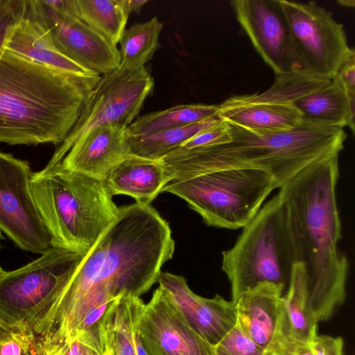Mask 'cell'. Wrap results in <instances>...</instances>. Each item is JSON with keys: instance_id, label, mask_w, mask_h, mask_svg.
<instances>
[{"instance_id": "cell-1", "label": "cell", "mask_w": 355, "mask_h": 355, "mask_svg": "<svg viewBox=\"0 0 355 355\" xmlns=\"http://www.w3.org/2000/svg\"><path fill=\"white\" fill-rule=\"evenodd\" d=\"M174 250L168 223L150 204L119 207L115 220L83 256L35 327V337L46 344L71 318L146 293Z\"/></svg>"}, {"instance_id": "cell-2", "label": "cell", "mask_w": 355, "mask_h": 355, "mask_svg": "<svg viewBox=\"0 0 355 355\" xmlns=\"http://www.w3.org/2000/svg\"><path fill=\"white\" fill-rule=\"evenodd\" d=\"M338 156L312 163L278 192L295 263L304 266L309 307L317 323L329 319L346 298L349 261L338 247Z\"/></svg>"}, {"instance_id": "cell-3", "label": "cell", "mask_w": 355, "mask_h": 355, "mask_svg": "<svg viewBox=\"0 0 355 355\" xmlns=\"http://www.w3.org/2000/svg\"><path fill=\"white\" fill-rule=\"evenodd\" d=\"M228 125V142L178 148L161 159L168 181L218 170L250 168L270 174L279 189L312 163L339 155L347 139L343 128L305 120L291 130L277 132H254Z\"/></svg>"}, {"instance_id": "cell-4", "label": "cell", "mask_w": 355, "mask_h": 355, "mask_svg": "<svg viewBox=\"0 0 355 355\" xmlns=\"http://www.w3.org/2000/svg\"><path fill=\"white\" fill-rule=\"evenodd\" d=\"M99 79L74 77L1 49L0 142L61 144Z\"/></svg>"}, {"instance_id": "cell-5", "label": "cell", "mask_w": 355, "mask_h": 355, "mask_svg": "<svg viewBox=\"0 0 355 355\" xmlns=\"http://www.w3.org/2000/svg\"><path fill=\"white\" fill-rule=\"evenodd\" d=\"M30 188L53 245L82 255L118 215L119 207L103 181L60 164L33 173Z\"/></svg>"}, {"instance_id": "cell-6", "label": "cell", "mask_w": 355, "mask_h": 355, "mask_svg": "<svg viewBox=\"0 0 355 355\" xmlns=\"http://www.w3.org/2000/svg\"><path fill=\"white\" fill-rule=\"evenodd\" d=\"M242 229L234 245L221 253L222 269L230 282L234 304L259 283L286 288L295 263L278 193Z\"/></svg>"}, {"instance_id": "cell-7", "label": "cell", "mask_w": 355, "mask_h": 355, "mask_svg": "<svg viewBox=\"0 0 355 355\" xmlns=\"http://www.w3.org/2000/svg\"><path fill=\"white\" fill-rule=\"evenodd\" d=\"M278 186L270 174L250 168L224 169L168 182L161 192L184 200L209 226L237 230L256 215Z\"/></svg>"}, {"instance_id": "cell-8", "label": "cell", "mask_w": 355, "mask_h": 355, "mask_svg": "<svg viewBox=\"0 0 355 355\" xmlns=\"http://www.w3.org/2000/svg\"><path fill=\"white\" fill-rule=\"evenodd\" d=\"M83 255L53 245L41 256L0 277V326L31 336L58 297Z\"/></svg>"}, {"instance_id": "cell-9", "label": "cell", "mask_w": 355, "mask_h": 355, "mask_svg": "<svg viewBox=\"0 0 355 355\" xmlns=\"http://www.w3.org/2000/svg\"><path fill=\"white\" fill-rule=\"evenodd\" d=\"M287 21L297 73L331 80L355 53L344 26L315 1L279 0Z\"/></svg>"}, {"instance_id": "cell-10", "label": "cell", "mask_w": 355, "mask_h": 355, "mask_svg": "<svg viewBox=\"0 0 355 355\" xmlns=\"http://www.w3.org/2000/svg\"><path fill=\"white\" fill-rule=\"evenodd\" d=\"M153 87L154 79L145 67L131 71L118 68L101 76L73 129L46 166L60 164L74 143L94 128L107 124L128 127L138 115Z\"/></svg>"}, {"instance_id": "cell-11", "label": "cell", "mask_w": 355, "mask_h": 355, "mask_svg": "<svg viewBox=\"0 0 355 355\" xmlns=\"http://www.w3.org/2000/svg\"><path fill=\"white\" fill-rule=\"evenodd\" d=\"M29 163L0 151V230L19 248L42 254L53 246L30 188Z\"/></svg>"}, {"instance_id": "cell-12", "label": "cell", "mask_w": 355, "mask_h": 355, "mask_svg": "<svg viewBox=\"0 0 355 355\" xmlns=\"http://www.w3.org/2000/svg\"><path fill=\"white\" fill-rule=\"evenodd\" d=\"M32 2L54 45L64 55L100 76L119 68L121 55L116 45L75 15L58 12L46 5L44 0Z\"/></svg>"}, {"instance_id": "cell-13", "label": "cell", "mask_w": 355, "mask_h": 355, "mask_svg": "<svg viewBox=\"0 0 355 355\" xmlns=\"http://www.w3.org/2000/svg\"><path fill=\"white\" fill-rule=\"evenodd\" d=\"M236 18L275 76L297 73L290 31L279 0H232Z\"/></svg>"}, {"instance_id": "cell-14", "label": "cell", "mask_w": 355, "mask_h": 355, "mask_svg": "<svg viewBox=\"0 0 355 355\" xmlns=\"http://www.w3.org/2000/svg\"><path fill=\"white\" fill-rule=\"evenodd\" d=\"M137 329L148 355H213V347L196 333L158 287L144 304Z\"/></svg>"}, {"instance_id": "cell-15", "label": "cell", "mask_w": 355, "mask_h": 355, "mask_svg": "<svg viewBox=\"0 0 355 355\" xmlns=\"http://www.w3.org/2000/svg\"><path fill=\"white\" fill-rule=\"evenodd\" d=\"M159 288L191 327L214 347L236 324L235 304L219 295L205 298L194 293L182 276L161 271Z\"/></svg>"}, {"instance_id": "cell-16", "label": "cell", "mask_w": 355, "mask_h": 355, "mask_svg": "<svg viewBox=\"0 0 355 355\" xmlns=\"http://www.w3.org/2000/svg\"><path fill=\"white\" fill-rule=\"evenodd\" d=\"M2 49L74 77H101L56 48L49 30L35 12L32 0H26L22 12L6 27Z\"/></svg>"}, {"instance_id": "cell-17", "label": "cell", "mask_w": 355, "mask_h": 355, "mask_svg": "<svg viewBox=\"0 0 355 355\" xmlns=\"http://www.w3.org/2000/svg\"><path fill=\"white\" fill-rule=\"evenodd\" d=\"M284 286L261 282L244 291L236 302L237 323L267 353L287 335Z\"/></svg>"}, {"instance_id": "cell-18", "label": "cell", "mask_w": 355, "mask_h": 355, "mask_svg": "<svg viewBox=\"0 0 355 355\" xmlns=\"http://www.w3.org/2000/svg\"><path fill=\"white\" fill-rule=\"evenodd\" d=\"M126 128L107 124L90 130L74 143L58 164L103 181L111 168L131 153Z\"/></svg>"}, {"instance_id": "cell-19", "label": "cell", "mask_w": 355, "mask_h": 355, "mask_svg": "<svg viewBox=\"0 0 355 355\" xmlns=\"http://www.w3.org/2000/svg\"><path fill=\"white\" fill-rule=\"evenodd\" d=\"M168 182L160 160L132 153L112 167L103 180L112 196L127 195L144 204H150Z\"/></svg>"}, {"instance_id": "cell-20", "label": "cell", "mask_w": 355, "mask_h": 355, "mask_svg": "<svg viewBox=\"0 0 355 355\" xmlns=\"http://www.w3.org/2000/svg\"><path fill=\"white\" fill-rule=\"evenodd\" d=\"M217 116L230 125L254 132L289 130L303 121L293 104L245 103L234 96L218 105Z\"/></svg>"}, {"instance_id": "cell-21", "label": "cell", "mask_w": 355, "mask_h": 355, "mask_svg": "<svg viewBox=\"0 0 355 355\" xmlns=\"http://www.w3.org/2000/svg\"><path fill=\"white\" fill-rule=\"evenodd\" d=\"M293 105L301 112L303 120L343 129L348 127L354 133L355 99L350 98L334 79Z\"/></svg>"}, {"instance_id": "cell-22", "label": "cell", "mask_w": 355, "mask_h": 355, "mask_svg": "<svg viewBox=\"0 0 355 355\" xmlns=\"http://www.w3.org/2000/svg\"><path fill=\"white\" fill-rule=\"evenodd\" d=\"M139 297L119 298L106 315L104 336L106 353L110 355H137V322L144 306Z\"/></svg>"}, {"instance_id": "cell-23", "label": "cell", "mask_w": 355, "mask_h": 355, "mask_svg": "<svg viewBox=\"0 0 355 355\" xmlns=\"http://www.w3.org/2000/svg\"><path fill=\"white\" fill-rule=\"evenodd\" d=\"M285 291L283 301L287 335L292 340L310 345L318 334V323L309 307L306 274L302 263L293 266Z\"/></svg>"}, {"instance_id": "cell-24", "label": "cell", "mask_w": 355, "mask_h": 355, "mask_svg": "<svg viewBox=\"0 0 355 355\" xmlns=\"http://www.w3.org/2000/svg\"><path fill=\"white\" fill-rule=\"evenodd\" d=\"M218 105L184 104L150 112L138 118L127 128L128 136L150 135L192 125L217 116Z\"/></svg>"}, {"instance_id": "cell-25", "label": "cell", "mask_w": 355, "mask_h": 355, "mask_svg": "<svg viewBox=\"0 0 355 355\" xmlns=\"http://www.w3.org/2000/svg\"><path fill=\"white\" fill-rule=\"evenodd\" d=\"M72 3L78 18L116 46L129 17L123 0H72Z\"/></svg>"}, {"instance_id": "cell-26", "label": "cell", "mask_w": 355, "mask_h": 355, "mask_svg": "<svg viewBox=\"0 0 355 355\" xmlns=\"http://www.w3.org/2000/svg\"><path fill=\"white\" fill-rule=\"evenodd\" d=\"M163 24L157 17L142 23H135L125 29L119 41L121 62L123 71H136L145 67L159 47Z\"/></svg>"}, {"instance_id": "cell-27", "label": "cell", "mask_w": 355, "mask_h": 355, "mask_svg": "<svg viewBox=\"0 0 355 355\" xmlns=\"http://www.w3.org/2000/svg\"><path fill=\"white\" fill-rule=\"evenodd\" d=\"M218 116L187 125L150 135L128 136L132 154L145 158L160 160L178 148L191 138L216 124Z\"/></svg>"}, {"instance_id": "cell-28", "label": "cell", "mask_w": 355, "mask_h": 355, "mask_svg": "<svg viewBox=\"0 0 355 355\" xmlns=\"http://www.w3.org/2000/svg\"><path fill=\"white\" fill-rule=\"evenodd\" d=\"M329 81L292 72L275 76L273 85L262 93L236 95L234 97L245 103L293 104L298 99L322 88Z\"/></svg>"}, {"instance_id": "cell-29", "label": "cell", "mask_w": 355, "mask_h": 355, "mask_svg": "<svg viewBox=\"0 0 355 355\" xmlns=\"http://www.w3.org/2000/svg\"><path fill=\"white\" fill-rule=\"evenodd\" d=\"M213 355H266L268 354L257 345L236 324L213 347Z\"/></svg>"}, {"instance_id": "cell-30", "label": "cell", "mask_w": 355, "mask_h": 355, "mask_svg": "<svg viewBox=\"0 0 355 355\" xmlns=\"http://www.w3.org/2000/svg\"><path fill=\"white\" fill-rule=\"evenodd\" d=\"M0 355H36L31 336L15 328L0 326Z\"/></svg>"}, {"instance_id": "cell-31", "label": "cell", "mask_w": 355, "mask_h": 355, "mask_svg": "<svg viewBox=\"0 0 355 355\" xmlns=\"http://www.w3.org/2000/svg\"><path fill=\"white\" fill-rule=\"evenodd\" d=\"M230 140L229 125L220 119L217 124L199 132L180 146L178 149L191 150L211 146L224 144Z\"/></svg>"}, {"instance_id": "cell-32", "label": "cell", "mask_w": 355, "mask_h": 355, "mask_svg": "<svg viewBox=\"0 0 355 355\" xmlns=\"http://www.w3.org/2000/svg\"><path fill=\"white\" fill-rule=\"evenodd\" d=\"M311 345L313 355H344V343L341 337L317 334Z\"/></svg>"}, {"instance_id": "cell-33", "label": "cell", "mask_w": 355, "mask_h": 355, "mask_svg": "<svg viewBox=\"0 0 355 355\" xmlns=\"http://www.w3.org/2000/svg\"><path fill=\"white\" fill-rule=\"evenodd\" d=\"M25 0H0V52L6 27L23 11Z\"/></svg>"}, {"instance_id": "cell-34", "label": "cell", "mask_w": 355, "mask_h": 355, "mask_svg": "<svg viewBox=\"0 0 355 355\" xmlns=\"http://www.w3.org/2000/svg\"><path fill=\"white\" fill-rule=\"evenodd\" d=\"M332 79L344 88L350 98L355 99V53L340 66Z\"/></svg>"}, {"instance_id": "cell-35", "label": "cell", "mask_w": 355, "mask_h": 355, "mask_svg": "<svg viewBox=\"0 0 355 355\" xmlns=\"http://www.w3.org/2000/svg\"><path fill=\"white\" fill-rule=\"evenodd\" d=\"M274 355H313L311 344H305L291 339L288 336L275 346Z\"/></svg>"}, {"instance_id": "cell-36", "label": "cell", "mask_w": 355, "mask_h": 355, "mask_svg": "<svg viewBox=\"0 0 355 355\" xmlns=\"http://www.w3.org/2000/svg\"><path fill=\"white\" fill-rule=\"evenodd\" d=\"M56 355H100L89 346L76 338L65 345Z\"/></svg>"}, {"instance_id": "cell-37", "label": "cell", "mask_w": 355, "mask_h": 355, "mask_svg": "<svg viewBox=\"0 0 355 355\" xmlns=\"http://www.w3.org/2000/svg\"><path fill=\"white\" fill-rule=\"evenodd\" d=\"M148 1V0H123L124 8L129 15L132 12L139 13Z\"/></svg>"}, {"instance_id": "cell-38", "label": "cell", "mask_w": 355, "mask_h": 355, "mask_svg": "<svg viewBox=\"0 0 355 355\" xmlns=\"http://www.w3.org/2000/svg\"><path fill=\"white\" fill-rule=\"evenodd\" d=\"M336 2L341 6L346 8H354L355 1L354 0H338Z\"/></svg>"}, {"instance_id": "cell-39", "label": "cell", "mask_w": 355, "mask_h": 355, "mask_svg": "<svg viewBox=\"0 0 355 355\" xmlns=\"http://www.w3.org/2000/svg\"><path fill=\"white\" fill-rule=\"evenodd\" d=\"M6 271L2 268V267L0 266V277L3 276L5 274Z\"/></svg>"}, {"instance_id": "cell-40", "label": "cell", "mask_w": 355, "mask_h": 355, "mask_svg": "<svg viewBox=\"0 0 355 355\" xmlns=\"http://www.w3.org/2000/svg\"><path fill=\"white\" fill-rule=\"evenodd\" d=\"M266 355H274V354H271V353H268V354H266Z\"/></svg>"}, {"instance_id": "cell-41", "label": "cell", "mask_w": 355, "mask_h": 355, "mask_svg": "<svg viewBox=\"0 0 355 355\" xmlns=\"http://www.w3.org/2000/svg\"><path fill=\"white\" fill-rule=\"evenodd\" d=\"M105 355H110V354H109L106 353Z\"/></svg>"}]
</instances>
